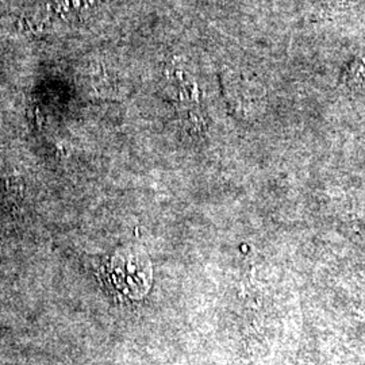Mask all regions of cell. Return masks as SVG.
I'll return each mask as SVG.
<instances>
[{"instance_id": "6da1fadb", "label": "cell", "mask_w": 365, "mask_h": 365, "mask_svg": "<svg viewBox=\"0 0 365 365\" xmlns=\"http://www.w3.org/2000/svg\"><path fill=\"white\" fill-rule=\"evenodd\" d=\"M107 274L113 286L128 297H141L149 287V264L141 255L133 252L117 255L108 265Z\"/></svg>"}]
</instances>
